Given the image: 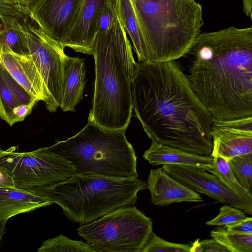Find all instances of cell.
I'll use <instances>...</instances> for the list:
<instances>
[{"instance_id":"32","label":"cell","mask_w":252,"mask_h":252,"mask_svg":"<svg viewBox=\"0 0 252 252\" xmlns=\"http://www.w3.org/2000/svg\"><path fill=\"white\" fill-rule=\"evenodd\" d=\"M13 177L4 170L0 169V188H15Z\"/></svg>"},{"instance_id":"23","label":"cell","mask_w":252,"mask_h":252,"mask_svg":"<svg viewBox=\"0 0 252 252\" xmlns=\"http://www.w3.org/2000/svg\"><path fill=\"white\" fill-rule=\"evenodd\" d=\"M213 158V168L208 172L216 175L235 194L252 202V194L245 189L238 181L232 173L229 164L220 157Z\"/></svg>"},{"instance_id":"29","label":"cell","mask_w":252,"mask_h":252,"mask_svg":"<svg viewBox=\"0 0 252 252\" xmlns=\"http://www.w3.org/2000/svg\"><path fill=\"white\" fill-rule=\"evenodd\" d=\"M116 0H104L97 18V34L105 32L113 26L115 15Z\"/></svg>"},{"instance_id":"36","label":"cell","mask_w":252,"mask_h":252,"mask_svg":"<svg viewBox=\"0 0 252 252\" xmlns=\"http://www.w3.org/2000/svg\"><path fill=\"white\" fill-rule=\"evenodd\" d=\"M7 220H8L7 219H0V245L6 230V225Z\"/></svg>"},{"instance_id":"34","label":"cell","mask_w":252,"mask_h":252,"mask_svg":"<svg viewBox=\"0 0 252 252\" xmlns=\"http://www.w3.org/2000/svg\"><path fill=\"white\" fill-rule=\"evenodd\" d=\"M244 13L252 20V0H242Z\"/></svg>"},{"instance_id":"6","label":"cell","mask_w":252,"mask_h":252,"mask_svg":"<svg viewBox=\"0 0 252 252\" xmlns=\"http://www.w3.org/2000/svg\"><path fill=\"white\" fill-rule=\"evenodd\" d=\"M92 54L95 79L88 121L107 130L126 129L132 116V79L125 72L116 54L112 27L97 33Z\"/></svg>"},{"instance_id":"1","label":"cell","mask_w":252,"mask_h":252,"mask_svg":"<svg viewBox=\"0 0 252 252\" xmlns=\"http://www.w3.org/2000/svg\"><path fill=\"white\" fill-rule=\"evenodd\" d=\"M132 109L152 141L200 155H210L213 117L174 61L136 63Z\"/></svg>"},{"instance_id":"17","label":"cell","mask_w":252,"mask_h":252,"mask_svg":"<svg viewBox=\"0 0 252 252\" xmlns=\"http://www.w3.org/2000/svg\"><path fill=\"white\" fill-rule=\"evenodd\" d=\"M152 166L168 164L190 165L209 171L213 168V158L169 147L152 141L143 155Z\"/></svg>"},{"instance_id":"11","label":"cell","mask_w":252,"mask_h":252,"mask_svg":"<svg viewBox=\"0 0 252 252\" xmlns=\"http://www.w3.org/2000/svg\"><path fill=\"white\" fill-rule=\"evenodd\" d=\"M82 0H38L29 16L63 48Z\"/></svg>"},{"instance_id":"8","label":"cell","mask_w":252,"mask_h":252,"mask_svg":"<svg viewBox=\"0 0 252 252\" xmlns=\"http://www.w3.org/2000/svg\"><path fill=\"white\" fill-rule=\"evenodd\" d=\"M17 147L0 148V169L13 178L16 188L28 189L63 182L76 173L66 159L43 147L31 152H19Z\"/></svg>"},{"instance_id":"24","label":"cell","mask_w":252,"mask_h":252,"mask_svg":"<svg viewBox=\"0 0 252 252\" xmlns=\"http://www.w3.org/2000/svg\"><path fill=\"white\" fill-rule=\"evenodd\" d=\"M210 235L229 252H252V234L230 233L222 226L212 230Z\"/></svg>"},{"instance_id":"30","label":"cell","mask_w":252,"mask_h":252,"mask_svg":"<svg viewBox=\"0 0 252 252\" xmlns=\"http://www.w3.org/2000/svg\"><path fill=\"white\" fill-rule=\"evenodd\" d=\"M229 233L240 234H252V218L247 217L237 222L223 226Z\"/></svg>"},{"instance_id":"14","label":"cell","mask_w":252,"mask_h":252,"mask_svg":"<svg viewBox=\"0 0 252 252\" xmlns=\"http://www.w3.org/2000/svg\"><path fill=\"white\" fill-rule=\"evenodd\" d=\"M104 0H82L76 19L66 38L63 47L91 55L97 35V21Z\"/></svg>"},{"instance_id":"18","label":"cell","mask_w":252,"mask_h":252,"mask_svg":"<svg viewBox=\"0 0 252 252\" xmlns=\"http://www.w3.org/2000/svg\"><path fill=\"white\" fill-rule=\"evenodd\" d=\"M85 60L78 57H66L60 108L64 112L75 111L82 99L85 81Z\"/></svg>"},{"instance_id":"33","label":"cell","mask_w":252,"mask_h":252,"mask_svg":"<svg viewBox=\"0 0 252 252\" xmlns=\"http://www.w3.org/2000/svg\"><path fill=\"white\" fill-rule=\"evenodd\" d=\"M12 0H0V17H3L10 9Z\"/></svg>"},{"instance_id":"2","label":"cell","mask_w":252,"mask_h":252,"mask_svg":"<svg viewBox=\"0 0 252 252\" xmlns=\"http://www.w3.org/2000/svg\"><path fill=\"white\" fill-rule=\"evenodd\" d=\"M188 76L213 118L252 116V27L200 33Z\"/></svg>"},{"instance_id":"15","label":"cell","mask_w":252,"mask_h":252,"mask_svg":"<svg viewBox=\"0 0 252 252\" xmlns=\"http://www.w3.org/2000/svg\"><path fill=\"white\" fill-rule=\"evenodd\" d=\"M146 188L151 201L156 205H168L182 202H201L200 195L166 173L162 167L150 171Z\"/></svg>"},{"instance_id":"13","label":"cell","mask_w":252,"mask_h":252,"mask_svg":"<svg viewBox=\"0 0 252 252\" xmlns=\"http://www.w3.org/2000/svg\"><path fill=\"white\" fill-rule=\"evenodd\" d=\"M39 101L10 75L0 62V116L10 126L22 121Z\"/></svg>"},{"instance_id":"25","label":"cell","mask_w":252,"mask_h":252,"mask_svg":"<svg viewBox=\"0 0 252 252\" xmlns=\"http://www.w3.org/2000/svg\"><path fill=\"white\" fill-rule=\"evenodd\" d=\"M38 252H96L87 242L71 239L62 234L43 242Z\"/></svg>"},{"instance_id":"22","label":"cell","mask_w":252,"mask_h":252,"mask_svg":"<svg viewBox=\"0 0 252 252\" xmlns=\"http://www.w3.org/2000/svg\"><path fill=\"white\" fill-rule=\"evenodd\" d=\"M112 31L116 54L125 72L132 79L136 63L133 56L131 45L127 33L116 10Z\"/></svg>"},{"instance_id":"7","label":"cell","mask_w":252,"mask_h":252,"mask_svg":"<svg viewBox=\"0 0 252 252\" xmlns=\"http://www.w3.org/2000/svg\"><path fill=\"white\" fill-rule=\"evenodd\" d=\"M152 224L134 205H124L80 225L77 232L96 252H140Z\"/></svg>"},{"instance_id":"12","label":"cell","mask_w":252,"mask_h":252,"mask_svg":"<svg viewBox=\"0 0 252 252\" xmlns=\"http://www.w3.org/2000/svg\"><path fill=\"white\" fill-rule=\"evenodd\" d=\"M211 135L212 157H220L227 161L252 153V116L228 120L213 118Z\"/></svg>"},{"instance_id":"31","label":"cell","mask_w":252,"mask_h":252,"mask_svg":"<svg viewBox=\"0 0 252 252\" xmlns=\"http://www.w3.org/2000/svg\"><path fill=\"white\" fill-rule=\"evenodd\" d=\"M202 252H228L229 251L214 239L199 241Z\"/></svg>"},{"instance_id":"20","label":"cell","mask_w":252,"mask_h":252,"mask_svg":"<svg viewBox=\"0 0 252 252\" xmlns=\"http://www.w3.org/2000/svg\"><path fill=\"white\" fill-rule=\"evenodd\" d=\"M115 10L132 41L139 62H147L146 48L131 0H116Z\"/></svg>"},{"instance_id":"5","label":"cell","mask_w":252,"mask_h":252,"mask_svg":"<svg viewBox=\"0 0 252 252\" xmlns=\"http://www.w3.org/2000/svg\"><path fill=\"white\" fill-rule=\"evenodd\" d=\"M125 131L107 130L88 121L76 134L49 148L71 163L77 174L138 178L137 157Z\"/></svg>"},{"instance_id":"19","label":"cell","mask_w":252,"mask_h":252,"mask_svg":"<svg viewBox=\"0 0 252 252\" xmlns=\"http://www.w3.org/2000/svg\"><path fill=\"white\" fill-rule=\"evenodd\" d=\"M53 203L25 189L17 188H0V219H7L28 213Z\"/></svg>"},{"instance_id":"3","label":"cell","mask_w":252,"mask_h":252,"mask_svg":"<svg viewBox=\"0 0 252 252\" xmlns=\"http://www.w3.org/2000/svg\"><path fill=\"white\" fill-rule=\"evenodd\" d=\"M147 62L175 61L190 51L204 25L195 0H131Z\"/></svg>"},{"instance_id":"26","label":"cell","mask_w":252,"mask_h":252,"mask_svg":"<svg viewBox=\"0 0 252 252\" xmlns=\"http://www.w3.org/2000/svg\"><path fill=\"white\" fill-rule=\"evenodd\" d=\"M227 161L238 181L252 193V153L235 156Z\"/></svg>"},{"instance_id":"37","label":"cell","mask_w":252,"mask_h":252,"mask_svg":"<svg viewBox=\"0 0 252 252\" xmlns=\"http://www.w3.org/2000/svg\"><path fill=\"white\" fill-rule=\"evenodd\" d=\"M190 252H202V249L200 244L199 240H196L192 244Z\"/></svg>"},{"instance_id":"9","label":"cell","mask_w":252,"mask_h":252,"mask_svg":"<svg viewBox=\"0 0 252 252\" xmlns=\"http://www.w3.org/2000/svg\"><path fill=\"white\" fill-rule=\"evenodd\" d=\"M21 28L33 60L43 78L47 92L44 103L50 112L60 107L67 55L64 48L32 21H20Z\"/></svg>"},{"instance_id":"27","label":"cell","mask_w":252,"mask_h":252,"mask_svg":"<svg viewBox=\"0 0 252 252\" xmlns=\"http://www.w3.org/2000/svg\"><path fill=\"white\" fill-rule=\"evenodd\" d=\"M191 245L167 241L152 231L140 252H190Z\"/></svg>"},{"instance_id":"16","label":"cell","mask_w":252,"mask_h":252,"mask_svg":"<svg viewBox=\"0 0 252 252\" xmlns=\"http://www.w3.org/2000/svg\"><path fill=\"white\" fill-rule=\"evenodd\" d=\"M0 62L13 78L30 94L44 103L47 92L43 78L33 60L24 56L0 50Z\"/></svg>"},{"instance_id":"4","label":"cell","mask_w":252,"mask_h":252,"mask_svg":"<svg viewBox=\"0 0 252 252\" xmlns=\"http://www.w3.org/2000/svg\"><path fill=\"white\" fill-rule=\"evenodd\" d=\"M146 183L138 178H115L76 174L62 182L26 189L63 210L80 225L93 221L124 205H134Z\"/></svg>"},{"instance_id":"28","label":"cell","mask_w":252,"mask_h":252,"mask_svg":"<svg viewBox=\"0 0 252 252\" xmlns=\"http://www.w3.org/2000/svg\"><path fill=\"white\" fill-rule=\"evenodd\" d=\"M246 217L245 213L242 210L225 204L220 207L219 214L206 222V224L209 226H225L239 221Z\"/></svg>"},{"instance_id":"35","label":"cell","mask_w":252,"mask_h":252,"mask_svg":"<svg viewBox=\"0 0 252 252\" xmlns=\"http://www.w3.org/2000/svg\"><path fill=\"white\" fill-rule=\"evenodd\" d=\"M20 5L27 9L29 13L30 9L38 0H15Z\"/></svg>"},{"instance_id":"21","label":"cell","mask_w":252,"mask_h":252,"mask_svg":"<svg viewBox=\"0 0 252 252\" xmlns=\"http://www.w3.org/2000/svg\"><path fill=\"white\" fill-rule=\"evenodd\" d=\"M20 21L13 17L1 20L0 50L29 56L30 52Z\"/></svg>"},{"instance_id":"10","label":"cell","mask_w":252,"mask_h":252,"mask_svg":"<svg viewBox=\"0 0 252 252\" xmlns=\"http://www.w3.org/2000/svg\"><path fill=\"white\" fill-rule=\"evenodd\" d=\"M162 168L192 191L240 209L246 214H252V202L235 194L216 175L190 165L168 164L162 165Z\"/></svg>"}]
</instances>
